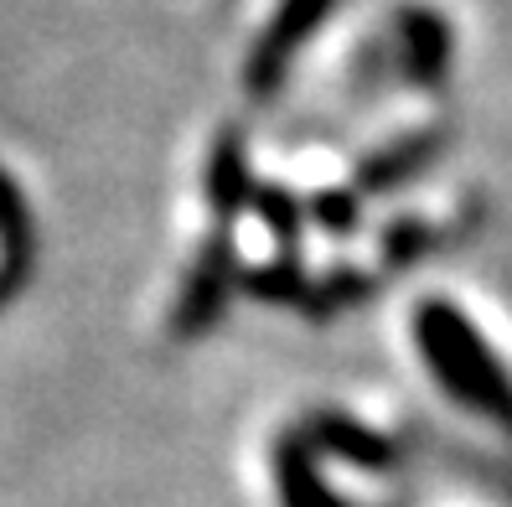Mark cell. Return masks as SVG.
<instances>
[{
	"label": "cell",
	"mask_w": 512,
	"mask_h": 507,
	"mask_svg": "<svg viewBox=\"0 0 512 507\" xmlns=\"http://www.w3.org/2000/svg\"><path fill=\"white\" fill-rule=\"evenodd\" d=\"M419 342H425L430 368H435L466 404L487 409V414H497L502 425H512V389H507V378H502V368L492 363L487 342H481L471 326L456 316V306L430 301L425 311H419Z\"/></svg>",
	"instance_id": "cell-1"
},
{
	"label": "cell",
	"mask_w": 512,
	"mask_h": 507,
	"mask_svg": "<svg viewBox=\"0 0 512 507\" xmlns=\"http://www.w3.org/2000/svg\"><path fill=\"white\" fill-rule=\"evenodd\" d=\"M326 6H331V0H280V11H275V21H269V32L254 42L249 73H244V83L254 88V94H264V88L285 73L290 52L316 32V21H321Z\"/></svg>",
	"instance_id": "cell-2"
},
{
	"label": "cell",
	"mask_w": 512,
	"mask_h": 507,
	"mask_svg": "<svg viewBox=\"0 0 512 507\" xmlns=\"http://www.w3.org/2000/svg\"><path fill=\"white\" fill-rule=\"evenodd\" d=\"M228 244L223 238H207L197 264H192V280L182 290V311H176V332H202L207 321L218 316V301H223V285H228Z\"/></svg>",
	"instance_id": "cell-3"
},
{
	"label": "cell",
	"mask_w": 512,
	"mask_h": 507,
	"mask_svg": "<svg viewBox=\"0 0 512 507\" xmlns=\"http://www.w3.org/2000/svg\"><path fill=\"white\" fill-rule=\"evenodd\" d=\"M244 197H249L244 140H238V130H223L218 145H213V161H207V202H213L218 218H233Z\"/></svg>",
	"instance_id": "cell-4"
},
{
	"label": "cell",
	"mask_w": 512,
	"mask_h": 507,
	"mask_svg": "<svg viewBox=\"0 0 512 507\" xmlns=\"http://www.w3.org/2000/svg\"><path fill=\"white\" fill-rule=\"evenodd\" d=\"M280 492H285V507H342L321 487V476L306 456V440H285L280 445Z\"/></svg>",
	"instance_id": "cell-5"
},
{
	"label": "cell",
	"mask_w": 512,
	"mask_h": 507,
	"mask_svg": "<svg viewBox=\"0 0 512 507\" xmlns=\"http://www.w3.org/2000/svg\"><path fill=\"white\" fill-rule=\"evenodd\" d=\"M316 440L331 445V451H342V456H352L357 466H383L388 461V445L373 440L368 430L347 425V420H316Z\"/></svg>",
	"instance_id": "cell-6"
},
{
	"label": "cell",
	"mask_w": 512,
	"mask_h": 507,
	"mask_svg": "<svg viewBox=\"0 0 512 507\" xmlns=\"http://www.w3.org/2000/svg\"><path fill=\"white\" fill-rule=\"evenodd\" d=\"M430 156V140H414V145H394V151H383L363 166V187H388V182H399V176H409L419 161Z\"/></svg>",
	"instance_id": "cell-7"
},
{
	"label": "cell",
	"mask_w": 512,
	"mask_h": 507,
	"mask_svg": "<svg viewBox=\"0 0 512 507\" xmlns=\"http://www.w3.org/2000/svg\"><path fill=\"white\" fill-rule=\"evenodd\" d=\"M311 218L326 233H347V228H357V197L352 192H321V197H311Z\"/></svg>",
	"instance_id": "cell-8"
},
{
	"label": "cell",
	"mask_w": 512,
	"mask_h": 507,
	"mask_svg": "<svg viewBox=\"0 0 512 507\" xmlns=\"http://www.w3.org/2000/svg\"><path fill=\"white\" fill-rule=\"evenodd\" d=\"M254 202H259V213H264V223L275 228V238L280 244H290L295 238V228H300V207L280 192V187H269V192H254Z\"/></svg>",
	"instance_id": "cell-9"
},
{
	"label": "cell",
	"mask_w": 512,
	"mask_h": 507,
	"mask_svg": "<svg viewBox=\"0 0 512 507\" xmlns=\"http://www.w3.org/2000/svg\"><path fill=\"white\" fill-rule=\"evenodd\" d=\"M244 285L254 295H300V264L285 254L275 270H259V275H244Z\"/></svg>",
	"instance_id": "cell-10"
},
{
	"label": "cell",
	"mask_w": 512,
	"mask_h": 507,
	"mask_svg": "<svg viewBox=\"0 0 512 507\" xmlns=\"http://www.w3.org/2000/svg\"><path fill=\"white\" fill-rule=\"evenodd\" d=\"M430 26H435L430 16H409V37H414V68L425 73V78H430V73H440V37L430 42Z\"/></svg>",
	"instance_id": "cell-11"
}]
</instances>
